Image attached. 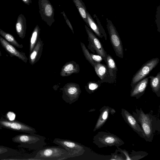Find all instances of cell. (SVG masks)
<instances>
[{"mask_svg":"<svg viewBox=\"0 0 160 160\" xmlns=\"http://www.w3.org/2000/svg\"><path fill=\"white\" fill-rule=\"evenodd\" d=\"M132 115L140 126L143 132V138L147 142H152L156 131H160V121L155 116L145 113L141 108H136Z\"/></svg>","mask_w":160,"mask_h":160,"instance_id":"obj_1","label":"cell"},{"mask_svg":"<svg viewBox=\"0 0 160 160\" xmlns=\"http://www.w3.org/2000/svg\"><path fill=\"white\" fill-rule=\"evenodd\" d=\"M45 137L34 133L21 134L12 138L14 142L20 144L18 147L32 150H38L46 145Z\"/></svg>","mask_w":160,"mask_h":160,"instance_id":"obj_2","label":"cell"},{"mask_svg":"<svg viewBox=\"0 0 160 160\" xmlns=\"http://www.w3.org/2000/svg\"><path fill=\"white\" fill-rule=\"evenodd\" d=\"M32 159L39 160H61L69 158L67 151L61 147H43L38 149Z\"/></svg>","mask_w":160,"mask_h":160,"instance_id":"obj_3","label":"cell"},{"mask_svg":"<svg viewBox=\"0 0 160 160\" xmlns=\"http://www.w3.org/2000/svg\"><path fill=\"white\" fill-rule=\"evenodd\" d=\"M93 142L99 148L115 146L120 147L124 144L120 138L114 134L100 131L94 136Z\"/></svg>","mask_w":160,"mask_h":160,"instance_id":"obj_4","label":"cell"},{"mask_svg":"<svg viewBox=\"0 0 160 160\" xmlns=\"http://www.w3.org/2000/svg\"><path fill=\"white\" fill-rule=\"evenodd\" d=\"M53 142L65 149L68 152L69 158L82 155L85 151V146L69 140L56 138Z\"/></svg>","mask_w":160,"mask_h":160,"instance_id":"obj_5","label":"cell"},{"mask_svg":"<svg viewBox=\"0 0 160 160\" xmlns=\"http://www.w3.org/2000/svg\"><path fill=\"white\" fill-rule=\"evenodd\" d=\"M107 28L109 35L110 42L116 55L122 58L123 49L121 38L114 25L110 20L107 18Z\"/></svg>","mask_w":160,"mask_h":160,"instance_id":"obj_6","label":"cell"},{"mask_svg":"<svg viewBox=\"0 0 160 160\" xmlns=\"http://www.w3.org/2000/svg\"><path fill=\"white\" fill-rule=\"evenodd\" d=\"M158 58H152L144 63L133 75L130 84L132 88L140 80L146 78L159 62Z\"/></svg>","mask_w":160,"mask_h":160,"instance_id":"obj_7","label":"cell"},{"mask_svg":"<svg viewBox=\"0 0 160 160\" xmlns=\"http://www.w3.org/2000/svg\"><path fill=\"white\" fill-rule=\"evenodd\" d=\"M60 90L62 91V99L70 104L78 99L81 92L79 85L72 82L67 83Z\"/></svg>","mask_w":160,"mask_h":160,"instance_id":"obj_8","label":"cell"},{"mask_svg":"<svg viewBox=\"0 0 160 160\" xmlns=\"http://www.w3.org/2000/svg\"><path fill=\"white\" fill-rule=\"evenodd\" d=\"M85 29L88 35V48L93 53H96L101 56L103 60L106 62L107 52L104 50L102 45L96 36L93 33L91 29L85 25Z\"/></svg>","mask_w":160,"mask_h":160,"instance_id":"obj_9","label":"cell"},{"mask_svg":"<svg viewBox=\"0 0 160 160\" xmlns=\"http://www.w3.org/2000/svg\"><path fill=\"white\" fill-rule=\"evenodd\" d=\"M39 12L42 19L49 27L54 22V9L49 0H38Z\"/></svg>","mask_w":160,"mask_h":160,"instance_id":"obj_10","label":"cell"},{"mask_svg":"<svg viewBox=\"0 0 160 160\" xmlns=\"http://www.w3.org/2000/svg\"><path fill=\"white\" fill-rule=\"evenodd\" d=\"M0 126L2 128L28 133L36 132L35 128L23 122L16 120L9 121L2 117L0 118Z\"/></svg>","mask_w":160,"mask_h":160,"instance_id":"obj_11","label":"cell"},{"mask_svg":"<svg viewBox=\"0 0 160 160\" xmlns=\"http://www.w3.org/2000/svg\"><path fill=\"white\" fill-rule=\"evenodd\" d=\"M122 116L124 121L141 138H143V132L132 115L126 110L122 109Z\"/></svg>","mask_w":160,"mask_h":160,"instance_id":"obj_12","label":"cell"},{"mask_svg":"<svg viewBox=\"0 0 160 160\" xmlns=\"http://www.w3.org/2000/svg\"><path fill=\"white\" fill-rule=\"evenodd\" d=\"M0 42L2 47L8 53L11 57H16L25 63L27 62L28 58L24 52L17 50L11 43L0 36Z\"/></svg>","mask_w":160,"mask_h":160,"instance_id":"obj_13","label":"cell"},{"mask_svg":"<svg viewBox=\"0 0 160 160\" xmlns=\"http://www.w3.org/2000/svg\"><path fill=\"white\" fill-rule=\"evenodd\" d=\"M95 72L100 79L101 82L113 83L115 82L110 75L106 65L100 62H95L94 67Z\"/></svg>","mask_w":160,"mask_h":160,"instance_id":"obj_14","label":"cell"},{"mask_svg":"<svg viewBox=\"0 0 160 160\" xmlns=\"http://www.w3.org/2000/svg\"><path fill=\"white\" fill-rule=\"evenodd\" d=\"M100 114L96 122L93 131L101 128L108 120L109 115H113L116 112L115 110L108 106H104L99 110Z\"/></svg>","mask_w":160,"mask_h":160,"instance_id":"obj_15","label":"cell"},{"mask_svg":"<svg viewBox=\"0 0 160 160\" xmlns=\"http://www.w3.org/2000/svg\"><path fill=\"white\" fill-rule=\"evenodd\" d=\"M149 77L144 78L138 82L132 88L130 96L131 97H135L138 99L144 94L148 85Z\"/></svg>","mask_w":160,"mask_h":160,"instance_id":"obj_16","label":"cell"},{"mask_svg":"<svg viewBox=\"0 0 160 160\" xmlns=\"http://www.w3.org/2000/svg\"><path fill=\"white\" fill-rule=\"evenodd\" d=\"M43 42L40 38L32 52L29 53V62L33 65L38 61L42 55L43 47Z\"/></svg>","mask_w":160,"mask_h":160,"instance_id":"obj_17","label":"cell"},{"mask_svg":"<svg viewBox=\"0 0 160 160\" xmlns=\"http://www.w3.org/2000/svg\"><path fill=\"white\" fill-rule=\"evenodd\" d=\"M80 71L79 65L75 62L71 61L66 62L62 68L60 75L62 77H67L72 74L77 73Z\"/></svg>","mask_w":160,"mask_h":160,"instance_id":"obj_18","label":"cell"},{"mask_svg":"<svg viewBox=\"0 0 160 160\" xmlns=\"http://www.w3.org/2000/svg\"><path fill=\"white\" fill-rule=\"evenodd\" d=\"M16 30L17 34L21 39H23L25 36L26 30V19L22 14L19 15L15 24Z\"/></svg>","mask_w":160,"mask_h":160,"instance_id":"obj_19","label":"cell"},{"mask_svg":"<svg viewBox=\"0 0 160 160\" xmlns=\"http://www.w3.org/2000/svg\"><path fill=\"white\" fill-rule=\"evenodd\" d=\"M106 63L110 75L116 81L118 68L114 60L109 54H107Z\"/></svg>","mask_w":160,"mask_h":160,"instance_id":"obj_20","label":"cell"},{"mask_svg":"<svg viewBox=\"0 0 160 160\" xmlns=\"http://www.w3.org/2000/svg\"><path fill=\"white\" fill-rule=\"evenodd\" d=\"M150 79V85L152 92L157 96L160 97V72L155 77L150 76L149 77Z\"/></svg>","mask_w":160,"mask_h":160,"instance_id":"obj_21","label":"cell"},{"mask_svg":"<svg viewBox=\"0 0 160 160\" xmlns=\"http://www.w3.org/2000/svg\"><path fill=\"white\" fill-rule=\"evenodd\" d=\"M15 149L8 147L0 145V159L5 160L8 158L15 156L18 154Z\"/></svg>","mask_w":160,"mask_h":160,"instance_id":"obj_22","label":"cell"},{"mask_svg":"<svg viewBox=\"0 0 160 160\" xmlns=\"http://www.w3.org/2000/svg\"><path fill=\"white\" fill-rule=\"evenodd\" d=\"M87 18L88 24L87 26L90 28L91 29L97 36L100 38H102L103 36L101 33L98 25L96 24L88 11L87 12Z\"/></svg>","mask_w":160,"mask_h":160,"instance_id":"obj_23","label":"cell"},{"mask_svg":"<svg viewBox=\"0 0 160 160\" xmlns=\"http://www.w3.org/2000/svg\"><path fill=\"white\" fill-rule=\"evenodd\" d=\"M72 1L77 8L82 18L88 26L87 18V11L84 3L82 0H72Z\"/></svg>","mask_w":160,"mask_h":160,"instance_id":"obj_24","label":"cell"},{"mask_svg":"<svg viewBox=\"0 0 160 160\" xmlns=\"http://www.w3.org/2000/svg\"><path fill=\"white\" fill-rule=\"evenodd\" d=\"M40 30L39 26L37 25L35 27L32 33L30 41L29 53L33 50L39 38Z\"/></svg>","mask_w":160,"mask_h":160,"instance_id":"obj_25","label":"cell"},{"mask_svg":"<svg viewBox=\"0 0 160 160\" xmlns=\"http://www.w3.org/2000/svg\"><path fill=\"white\" fill-rule=\"evenodd\" d=\"M0 35L4 39L12 45L19 48H21L23 47L22 44H19L12 35L6 32L1 28H0Z\"/></svg>","mask_w":160,"mask_h":160,"instance_id":"obj_26","label":"cell"},{"mask_svg":"<svg viewBox=\"0 0 160 160\" xmlns=\"http://www.w3.org/2000/svg\"><path fill=\"white\" fill-rule=\"evenodd\" d=\"M101 83L100 80L97 81L89 82L85 86V89L88 93H92L100 86Z\"/></svg>","mask_w":160,"mask_h":160,"instance_id":"obj_27","label":"cell"},{"mask_svg":"<svg viewBox=\"0 0 160 160\" xmlns=\"http://www.w3.org/2000/svg\"><path fill=\"white\" fill-rule=\"evenodd\" d=\"M80 44L83 54L86 59L89 62L92 66L94 67V62L92 60L90 53L88 49L86 48L84 44L81 42Z\"/></svg>","mask_w":160,"mask_h":160,"instance_id":"obj_28","label":"cell"},{"mask_svg":"<svg viewBox=\"0 0 160 160\" xmlns=\"http://www.w3.org/2000/svg\"><path fill=\"white\" fill-rule=\"evenodd\" d=\"M148 154L146 152L143 151L136 152L132 150L129 155L131 160H138L140 159Z\"/></svg>","mask_w":160,"mask_h":160,"instance_id":"obj_29","label":"cell"},{"mask_svg":"<svg viewBox=\"0 0 160 160\" xmlns=\"http://www.w3.org/2000/svg\"><path fill=\"white\" fill-rule=\"evenodd\" d=\"M92 58L94 62L99 63L103 60V58L101 56L90 53Z\"/></svg>","mask_w":160,"mask_h":160,"instance_id":"obj_30","label":"cell"},{"mask_svg":"<svg viewBox=\"0 0 160 160\" xmlns=\"http://www.w3.org/2000/svg\"><path fill=\"white\" fill-rule=\"evenodd\" d=\"M93 16L96 19V20H97V22L98 24V26L99 28V29L100 30V31L101 33L102 34L103 36H104V37L105 40H106L107 39V35H106V33H105V32L104 31V30L103 27L102 26L98 18L96 16V15L94 14L93 15Z\"/></svg>","mask_w":160,"mask_h":160,"instance_id":"obj_31","label":"cell"},{"mask_svg":"<svg viewBox=\"0 0 160 160\" xmlns=\"http://www.w3.org/2000/svg\"><path fill=\"white\" fill-rule=\"evenodd\" d=\"M117 148L118 149H116V150L118 152H119L123 153L125 156L126 157L125 160H132L128 152L126 150L122 149L118 147H117Z\"/></svg>","mask_w":160,"mask_h":160,"instance_id":"obj_32","label":"cell"},{"mask_svg":"<svg viewBox=\"0 0 160 160\" xmlns=\"http://www.w3.org/2000/svg\"><path fill=\"white\" fill-rule=\"evenodd\" d=\"M110 160H125L121 156L119 155L115 151V152L114 153L111 154V157Z\"/></svg>","mask_w":160,"mask_h":160,"instance_id":"obj_33","label":"cell"},{"mask_svg":"<svg viewBox=\"0 0 160 160\" xmlns=\"http://www.w3.org/2000/svg\"><path fill=\"white\" fill-rule=\"evenodd\" d=\"M61 13L62 14V15L63 16L66 22L67 23V25L69 26V27L70 28V29H71L73 33L74 34V30H73L72 27L70 22L69 21V20L67 18L66 14H65V13L64 12V11H63L62 12H61Z\"/></svg>","mask_w":160,"mask_h":160,"instance_id":"obj_34","label":"cell"},{"mask_svg":"<svg viewBox=\"0 0 160 160\" xmlns=\"http://www.w3.org/2000/svg\"><path fill=\"white\" fill-rule=\"evenodd\" d=\"M6 117L8 120L12 121L15 119L16 115L15 113L12 112H9L6 114Z\"/></svg>","mask_w":160,"mask_h":160,"instance_id":"obj_35","label":"cell"},{"mask_svg":"<svg viewBox=\"0 0 160 160\" xmlns=\"http://www.w3.org/2000/svg\"><path fill=\"white\" fill-rule=\"evenodd\" d=\"M22 1L25 4L29 5L30 3H32L31 0H22Z\"/></svg>","mask_w":160,"mask_h":160,"instance_id":"obj_36","label":"cell"},{"mask_svg":"<svg viewBox=\"0 0 160 160\" xmlns=\"http://www.w3.org/2000/svg\"><path fill=\"white\" fill-rule=\"evenodd\" d=\"M2 56L1 51L0 50V57L1 56Z\"/></svg>","mask_w":160,"mask_h":160,"instance_id":"obj_37","label":"cell"},{"mask_svg":"<svg viewBox=\"0 0 160 160\" xmlns=\"http://www.w3.org/2000/svg\"><path fill=\"white\" fill-rule=\"evenodd\" d=\"M2 128L1 126H0V130L2 129Z\"/></svg>","mask_w":160,"mask_h":160,"instance_id":"obj_38","label":"cell"}]
</instances>
